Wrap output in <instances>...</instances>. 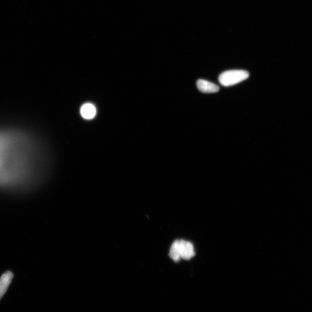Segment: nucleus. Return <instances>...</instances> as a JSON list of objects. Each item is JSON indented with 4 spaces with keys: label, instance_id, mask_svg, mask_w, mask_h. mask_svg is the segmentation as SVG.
Instances as JSON below:
<instances>
[{
    "label": "nucleus",
    "instance_id": "f257e3e1",
    "mask_svg": "<svg viewBox=\"0 0 312 312\" xmlns=\"http://www.w3.org/2000/svg\"><path fill=\"white\" fill-rule=\"evenodd\" d=\"M195 256V249L191 242L184 240H177L171 245L170 256L176 262L181 259L190 260Z\"/></svg>",
    "mask_w": 312,
    "mask_h": 312
},
{
    "label": "nucleus",
    "instance_id": "f03ea898",
    "mask_svg": "<svg viewBox=\"0 0 312 312\" xmlns=\"http://www.w3.org/2000/svg\"><path fill=\"white\" fill-rule=\"evenodd\" d=\"M249 77L248 72L245 70H230L224 72L218 77V81L224 87H231L246 80Z\"/></svg>",
    "mask_w": 312,
    "mask_h": 312
},
{
    "label": "nucleus",
    "instance_id": "7ed1b4c3",
    "mask_svg": "<svg viewBox=\"0 0 312 312\" xmlns=\"http://www.w3.org/2000/svg\"><path fill=\"white\" fill-rule=\"evenodd\" d=\"M13 277L11 272L7 271L0 278V300L8 290Z\"/></svg>",
    "mask_w": 312,
    "mask_h": 312
},
{
    "label": "nucleus",
    "instance_id": "39448f33",
    "mask_svg": "<svg viewBox=\"0 0 312 312\" xmlns=\"http://www.w3.org/2000/svg\"><path fill=\"white\" fill-rule=\"evenodd\" d=\"M96 108L91 103H87L82 106L81 113L82 117L85 119H92L96 114Z\"/></svg>",
    "mask_w": 312,
    "mask_h": 312
},
{
    "label": "nucleus",
    "instance_id": "20e7f679",
    "mask_svg": "<svg viewBox=\"0 0 312 312\" xmlns=\"http://www.w3.org/2000/svg\"><path fill=\"white\" fill-rule=\"evenodd\" d=\"M197 86L199 91L203 93H212L219 91L218 86L206 80H199L197 82Z\"/></svg>",
    "mask_w": 312,
    "mask_h": 312
}]
</instances>
